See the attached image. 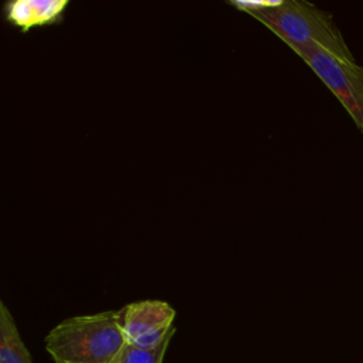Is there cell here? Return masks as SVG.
Masks as SVG:
<instances>
[{"label":"cell","mask_w":363,"mask_h":363,"mask_svg":"<svg viewBox=\"0 0 363 363\" xmlns=\"http://www.w3.org/2000/svg\"><path fill=\"white\" fill-rule=\"evenodd\" d=\"M118 312L126 345L139 349H155L169 335L174 333L176 311L164 301H136Z\"/></svg>","instance_id":"cell-4"},{"label":"cell","mask_w":363,"mask_h":363,"mask_svg":"<svg viewBox=\"0 0 363 363\" xmlns=\"http://www.w3.org/2000/svg\"><path fill=\"white\" fill-rule=\"evenodd\" d=\"M44 342L54 363H113L126 346L118 311L64 319Z\"/></svg>","instance_id":"cell-1"},{"label":"cell","mask_w":363,"mask_h":363,"mask_svg":"<svg viewBox=\"0 0 363 363\" xmlns=\"http://www.w3.org/2000/svg\"><path fill=\"white\" fill-rule=\"evenodd\" d=\"M173 335L174 333L169 335L164 339V342L155 349H139V347L126 345L122 353L118 356V359L113 363H162Z\"/></svg>","instance_id":"cell-7"},{"label":"cell","mask_w":363,"mask_h":363,"mask_svg":"<svg viewBox=\"0 0 363 363\" xmlns=\"http://www.w3.org/2000/svg\"><path fill=\"white\" fill-rule=\"evenodd\" d=\"M0 363H33L11 312L3 301L0 302Z\"/></svg>","instance_id":"cell-6"},{"label":"cell","mask_w":363,"mask_h":363,"mask_svg":"<svg viewBox=\"0 0 363 363\" xmlns=\"http://www.w3.org/2000/svg\"><path fill=\"white\" fill-rule=\"evenodd\" d=\"M339 99L363 133V67L319 47L294 50Z\"/></svg>","instance_id":"cell-3"},{"label":"cell","mask_w":363,"mask_h":363,"mask_svg":"<svg viewBox=\"0 0 363 363\" xmlns=\"http://www.w3.org/2000/svg\"><path fill=\"white\" fill-rule=\"evenodd\" d=\"M67 6V0H14L6 4V17L26 31L57 21Z\"/></svg>","instance_id":"cell-5"},{"label":"cell","mask_w":363,"mask_h":363,"mask_svg":"<svg viewBox=\"0 0 363 363\" xmlns=\"http://www.w3.org/2000/svg\"><path fill=\"white\" fill-rule=\"evenodd\" d=\"M292 50L319 47L342 60L356 61L333 16L309 1L275 0L271 7L250 13Z\"/></svg>","instance_id":"cell-2"}]
</instances>
